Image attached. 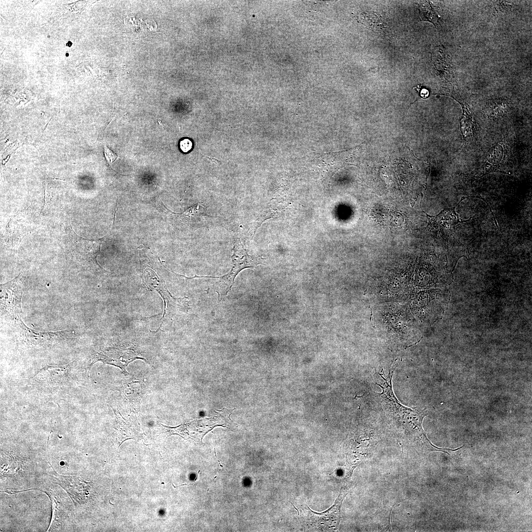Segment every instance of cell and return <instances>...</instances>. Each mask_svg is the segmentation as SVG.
I'll return each instance as SVG.
<instances>
[{
    "instance_id": "cell-1",
    "label": "cell",
    "mask_w": 532,
    "mask_h": 532,
    "mask_svg": "<svg viewBox=\"0 0 532 532\" xmlns=\"http://www.w3.org/2000/svg\"><path fill=\"white\" fill-rule=\"evenodd\" d=\"M383 385L380 397L386 412L399 423L412 439L419 442L424 449L431 447L432 443L426 436L422 423L426 413L402 405L395 396L392 387V376L383 377Z\"/></svg>"
},
{
    "instance_id": "cell-2",
    "label": "cell",
    "mask_w": 532,
    "mask_h": 532,
    "mask_svg": "<svg viewBox=\"0 0 532 532\" xmlns=\"http://www.w3.org/2000/svg\"><path fill=\"white\" fill-rule=\"evenodd\" d=\"M233 239V254L232 255V267L229 273L223 276L218 277L220 280L213 285L215 291L218 294L219 302L223 301L234 284L237 275L242 269L257 266L262 263L264 258L249 255L241 242L238 231L234 228H230Z\"/></svg>"
},
{
    "instance_id": "cell-3",
    "label": "cell",
    "mask_w": 532,
    "mask_h": 532,
    "mask_svg": "<svg viewBox=\"0 0 532 532\" xmlns=\"http://www.w3.org/2000/svg\"><path fill=\"white\" fill-rule=\"evenodd\" d=\"M143 284L149 290L157 291L164 301L163 319L166 314L172 315L178 313L187 312L190 308L189 299L187 297L175 298L167 289L165 282L161 279L154 271L146 268L143 272Z\"/></svg>"
},
{
    "instance_id": "cell-4",
    "label": "cell",
    "mask_w": 532,
    "mask_h": 532,
    "mask_svg": "<svg viewBox=\"0 0 532 532\" xmlns=\"http://www.w3.org/2000/svg\"><path fill=\"white\" fill-rule=\"evenodd\" d=\"M16 326L27 344L30 346L46 348L69 341L74 332L70 330L57 332H41L28 327L21 317L14 320Z\"/></svg>"
},
{
    "instance_id": "cell-5",
    "label": "cell",
    "mask_w": 532,
    "mask_h": 532,
    "mask_svg": "<svg viewBox=\"0 0 532 532\" xmlns=\"http://www.w3.org/2000/svg\"><path fill=\"white\" fill-rule=\"evenodd\" d=\"M136 359L146 361L135 348L129 345H117L100 349L93 356L91 363L88 367V375L93 365L99 361L118 366L127 374L126 367L130 363Z\"/></svg>"
},
{
    "instance_id": "cell-6",
    "label": "cell",
    "mask_w": 532,
    "mask_h": 532,
    "mask_svg": "<svg viewBox=\"0 0 532 532\" xmlns=\"http://www.w3.org/2000/svg\"><path fill=\"white\" fill-rule=\"evenodd\" d=\"M24 288L23 280L20 275L0 284L1 314H5L14 320L21 317Z\"/></svg>"
},
{
    "instance_id": "cell-7",
    "label": "cell",
    "mask_w": 532,
    "mask_h": 532,
    "mask_svg": "<svg viewBox=\"0 0 532 532\" xmlns=\"http://www.w3.org/2000/svg\"><path fill=\"white\" fill-rule=\"evenodd\" d=\"M75 361L65 366L46 365L27 379L30 385L43 388L56 387L69 380Z\"/></svg>"
},
{
    "instance_id": "cell-8",
    "label": "cell",
    "mask_w": 532,
    "mask_h": 532,
    "mask_svg": "<svg viewBox=\"0 0 532 532\" xmlns=\"http://www.w3.org/2000/svg\"><path fill=\"white\" fill-rule=\"evenodd\" d=\"M360 148L359 145L343 151L315 153L314 160L323 171L332 175L339 169L351 165Z\"/></svg>"
},
{
    "instance_id": "cell-9",
    "label": "cell",
    "mask_w": 532,
    "mask_h": 532,
    "mask_svg": "<svg viewBox=\"0 0 532 532\" xmlns=\"http://www.w3.org/2000/svg\"><path fill=\"white\" fill-rule=\"evenodd\" d=\"M345 495L344 491H341L334 505L322 513H317L310 509L305 511L308 514V521L319 529H336L340 519V507Z\"/></svg>"
},
{
    "instance_id": "cell-10",
    "label": "cell",
    "mask_w": 532,
    "mask_h": 532,
    "mask_svg": "<svg viewBox=\"0 0 532 532\" xmlns=\"http://www.w3.org/2000/svg\"><path fill=\"white\" fill-rule=\"evenodd\" d=\"M455 207L444 209L436 216L427 215L431 229L443 233L461 222L459 215L455 211Z\"/></svg>"
},
{
    "instance_id": "cell-11",
    "label": "cell",
    "mask_w": 532,
    "mask_h": 532,
    "mask_svg": "<svg viewBox=\"0 0 532 532\" xmlns=\"http://www.w3.org/2000/svg\"><path fill=\"white\" fill-rule=\"evenodd\" d=\"M141 385L140 380L128 381L123 384V392L129 403L131 412L137 413L140 410Z\"/></svg>"
},
{
    "instance_id": "cell-12",
    "label": "cell",
    "mask_w": 532,
    "mask_h": 532,
    "mask_svg": "<svg viewBox=\"0 0 532 532\" xmlns=\"http://www.w3.org/2000/svg\"><path fill=\"white\" fill-rule=\"evenodd\" d=\"M167 209L170 214L187 223H197L202 217L210 216L207 213L206 207L201 203L195 204L181 213H174Z\"/></svg>"
},
{
    "instance_id": "cell-13",
    "label": "cell",
    "mask_w": 532,
    "mask_h": 532,
    "mask_svg": "<svg viewBox=\"0 0 532 532\" xmlns=\"http://www.w3.org/2000/svg\"><path fill=\"white\" fill-rule=\"evenodd\" d=\"M55 472H56L55 471ZM56 474L55 475L57 477L58 480H59L60 482H62L61 486L64 487L68 493L72 495V497L73 496L77 497H78L77 494H81L80 490L82 489L81 483L82 482L80 481L78 482L79 481L78 479L74 480L73 477L70 476H64L58 474L56 472Z\"/></svg>"
},
{
    "instance_id": "cell-14",
    "label": "cell",
    "mask_w": 532,
    "mask_h": 532,
    "mask_svg": "<svg viewBox=\"0 0 532 532\" xmlns=\"http://www.w3.org/2000/svg\"><path fill=\"white\" fill-rule=\"evenodd\" d=\"M420 13L423 20L430 21L436 26L439 25L438 17L429 3L425 2L421 4L420 7Z\"/></svg>"
},
{
    "instance_id": "cell-15",
    "label": "cell",
    "mask_w": 532,
    "mask_h": 532,
    "mask_svg": "<svg viewBox=\"0 0 532 532\" xmlns=\"http://www.w3.org/2000/svg\"><path fill=\"white\" fill-rule=\"evenodd\" d=\"M104 153L105 157L109 164H111L118 158L117 155L106 145L104 146Z\"/></svg>"
},
{
    "instance_id": "cell-16",
    "label": "cell",
    "mask_w": 532,
    "mask_h": 532,
    "mask_svg": "<svg viewBox=\"0 0 532 532\" xmlns=\"http://www.w3.org/2000/svg\"><path fill=\"white\" fill-rule=\"evenodd\" d=\"M192 141L187 138L183 139L180 142V149L183 152L189 151L192 149Z\"/></svg>"
},
{
    "instance_id": "cell-17",
    "label": "cell",
    "mask_w": 532,
    "mask_h": 532,
    "mask_svg": "<svg viewBox=\"0 0 532 532\" xmlns=\"http://www.w3.org/2000/svg\"><path fill=\"white\" fill-rule=\"evenodd\" d=\"M72 42L71 41H68L67 43L66 44V46H69V47H70L72 45Z\"/></svg>"
},
{
    "instance_id": "cell-18",
    "label": "cell",
    "mask_w": 532,
    "mask_h": 532,
    "mask_svg": "<svg viewBox=\"0 0 532 532\" xmlns=\"http://www.w3.org/2000/svg\"><path fill=\"white\" fill-rule=\"evenodd\" d=\"M218 462L219 463L220 466H221V467H222L223 466L220 464V463L219 461H218Z\"/></svg>"
}]
</instances>
